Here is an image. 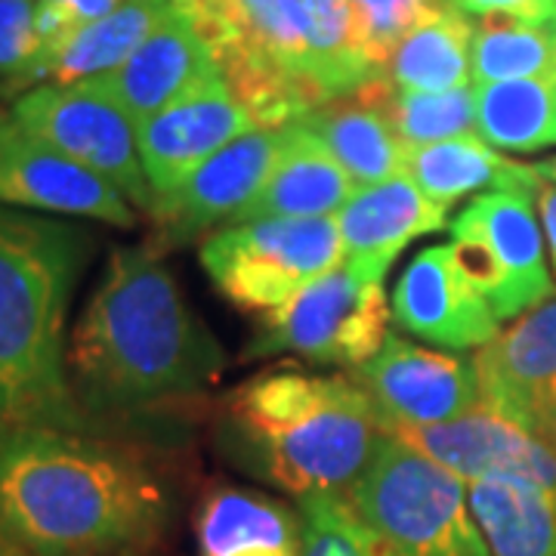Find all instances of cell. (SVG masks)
Listing matches in <instances>:
<instances>
[{"mask_svg": "<svg viewBox=\"0 0 556 556\" xmlns=\"http://www.w3.org/2000/svg\"><path fill=\"white\" fill-rule=\"evenodd\" d=\"M226 353L159 248H118L68 340V383L90 430L207 393Z\"/></svg>", "mask_w": 556, "mask_h": 556, "instance_id": "6da1fadb", "label": "cell"}, {"mask_svg": "<svg viewBox=\"0 0 556 556\" xmlns=\"http://www.w3.org/2000/svg\"><path fill=\"white\" fill-rule=\"evenodd\" d=\"M170 519L137 448L97 430L0 420V541L25 556H127Z\"/></svg>", "mask_w": 556, "mask_h": 556, "instance_id": "7a4b0ae2", "label": "cell"}, {"mask_svg": "<svg viewBox=\"0 0 556 556\" xmlns=\"http://www.w3.org/2000/svg\"><path fill=\"white\" fill-rule=\"evenodd\" d=\"M93 248L72 219L0 207V420L90 430L68 383L65 321Z\"/></svg>", "mask_w": 556, "mask_h": 556, "instance_id": "3957f363", "label": "cell"}, {"mask_svg": "<svg viewBox=\"0 0 556 556\" xmlns=\"http://www.w3.org/2000/svg\"><path fill=\"white\" fill-rule=\"evenodd\" d=\"M383 424L346 375L260 371L223 408L219 442L251 477L288 495H350L378 452Z\"/></svg>", "mask_w": 556, "mask_h": 556, "instance_id": "277c9868", "label": "cell"}, {"mask_svg": "<svg viewBox=\"0 0 556 556\" xmlns=\"http://www.w3.org/2000/svg\"><path fill=\"white\" fill-rule=\"evenodd\" d=\"M346 497L396 556H492L467 482L387 430Z\"/></svg>", "mask_w": 556, "mask_h": 556, "instance_id": "5b68a950", "label": "cell"}, {"mask_svg": "<svg viewBox=\"0 0 556 556\" xmlns=\"http://www.w3.org/2000/svg\"><path fill=\"white\" fill-rule=\"evenodd\" d=\"M201 266L241 313H273L343 260L338 219H251L207 236Z\"/></svg>", "mask_w": 556, "mask_h": 556, "instance_id": "8992f818", "label": "cell"}, {"mask_svg": "<svg viewBox=\"0 0 556 556\" xmlns=\"http://www.w3.org/2000/svg\"><path fill=\"white\" fill-rule=\"evenodd\" d=\"M383 281L358 278L343 260L300 294L260 318L244 358L300 356L316 365L358 368L387 340Z\"/></svg>", "mask_w": 556, "mask_h": 556, "instance_id": "52a82bcc", "label": "cell"}, {"mask_svg": "<svg viewBox=\"0 0 556 556\" xmlns=\"http://www.w3.org/2000/svg\"><path fill=\"white\" fill-rule=\"evenodd\" d=\"M535 201L517 192H489L452 219L457 266L489 300L497 321L522 316L554 294Z\"/></svg>", "mask_w": 556, "mask_h": 556, "instance_id": "ba28073f", "label": "cell"}, {"mask_svg": "<svg viewBox=\"0 0 556 556\" xmlns=\"http://www.w3.org/2000/svg\"><path fill=\"white\" fill-rule=\"evenodd\" d=\"M10 115L28 134L109 179L137 211L152 217L155 192L139 161L137 124L115 102L84 84H38L13 100Z\"/></svg>", "mask_w": 556, "mask_h": 556, "instance_id": "9c48e42d", "label": "cell"}, {"mask_svg": "<svg viewBox=\"0 0 556 556\" xmlns=\"http://www.w3.org/2000/svg\"><path fill=\"white\" fill-rule=\"evenodd\" d=\"M0 207L137 226V207L109 179L28 134L10 109H0Z\"/></svg>", "mask_w": 556, "mask_h": 556, "instance_id": "30bf717a", "label": "cell"}, {"mask_svg": "<svg viewBox=\"0 0 556 556\" xmlns=\"http://www.w3.org/2000/svg\"><path fill=\"white\" fill-rule=\"evenodd\" d=\"M350 378L371 399L383 430L445 424L482 402L473 358L424 350L399 334H387Z\"/></svg>", "mask_w": 556, "mask_h": 556, "instance_id": "8fae6325", "label": "cell"}, {"mask_svg": "<svg viewBox=\"0 0 556 556\" xmlns=\"http://www.w3.org/2000/svg\"><path fill=\"white\" fill-rule=\"evenodd\" d=\"M288 142L285 127H257L223 146L170 195L155 201L152 219L159 239L152 248H174L211 232L219 223H236L241 211L257 199L263 182L276 170Z\"/></svg>", "mask_w": 556, "mask_h": 556, "instance_id": "7c38bea8", "label": "cell"}, {"mask_svg": "<svg viewBox=\"0 0 556 556\" xmlns=\"http://www.w3.org/2000/svg\"><path fill=\"white\" fill-rule=\"evenodd\" d=\"M257 127L223 75L204 78L159 115L137 124L139 161L155 201L179 189L223 146Z\"/></svg>", "mask_w": 556, "mask_h": 556, "instance_id": "4fadbf2b", "label": "cell"}, {"mask_svg": "<svg viewBox=\"0 0 556 556\" xmlns=\"http://www.w3.org/2000/svg\"><path fill=\"white\" fill-rule=\"evenodd\" d=\"M405 439L420 455L433 457L467 485L485 477H519L547 489L556 497V452L517 420L497 415L485 402L467 415L433 427L387 430Z\"/></svg>", "mask_w": 556, "mask_h": 556, "instance_id": "5bb4252c", "label": "cell"}, {"mask_svg": "<svg viewBox=\"0 0 556 556\" xmlns=\"http://www.w3.org/2000/svg\"><path fill=\"white\" fill-rule=\"evenodd\" d=\"M393 318L442 350H482L497 338L495 313L457 266L452 244L417 251L393 288Z\"/></svg>", "mask_w": 556, "mask_h": 556, "instance_id": "9a60e30c", "label": "cell"}, {"mask_svg": "<svg viewBox=\"0 0 556 556\" xmlns=\"http://www.w3.org/2000/svg\"><path fill=\"white\" fill-rule=\"evenodd\" d=\"M473 365L482 402L538 433L556 405V298L529 309L507 331H497L473 356Z\"/></svg>", "mask_w": 556, "mask_h": 556, "instance_id": "2e32d148", "label": "cell"}, {"mask_svg": "<svg viewBox=\"0 0 556 556\" xmlns=\"http://www.w3.org/2000/svg\"><path fill=\"white\" fill-rule=\"evenodd\" d=\"M211 75H219L217 60L195 22L177 3V13L152 38L142 40L130 60L109 75L80 84L115 102L134 124H142Z\"/></svg>", "mask_w": 556, "mask_h": 556, "instance_id": "e0dca14e", "label": "cell"}, {"mask_svg": "<svg viewBox=\"0 0 556 556\" xmlns=\"http://www.w3.org/2000/svg\"><path fill=\"white\" fill-rule=\"evenodd\" d=\"M334 219L343 263L365 281H383L405 244L448 226V207L427 199L412 179L399 174L356 189Z\"/></svg>", "mask_w": 556, "mask_h": 556, "instance_id": "ac0fdd59", "label": "cell"}, {"mask_svg": "<svg viewBox=\"0 0 556 556\" xmlns=\"http://www.w3.org/2000/svg\"><path fill=\"white\" fill-rule=\"evenodd\" d=\"M356 182L325 149V142L303 124H288V142L276 170L263 182L257 199L241 211L236 223L251 219H313L338 217L353 199Z\"/></svg>", "mask_w": 556, "mask_h": 556, "instance_id": "d6986e66", "label": "cell"}, {"mask_svg": "<svg viewBox=\"0 0 556 556\" xmlns=\"http://www.w3.org/2000/svg\"><path fill=\"white\" fill-rule=\"evenodd\" d=\"M405 177L442 207H452L479 192H517L538 199V192L544 189V179L535 167L497 155V149L473 134L408 149Z\"/></svg>", "mask_w": 556, "mask_h": 556, "instance_id": "ffe728a7", "label": "cell"}, {"mask_svg": "<svg viewBox=\"0 0 556 556\" xmlns=\"http://www.w3.org/2000/svg\"><path fill=\"white\" fill-rule=\"evenodd\" d=\"M199 556H303V522L281 501L251 489H217L195 522Z\"/></svg>", "mask_w": 556, "mask_h": 556, "instance_id": "44dd1931", "label": "cell"}, {"mask_svg": "<svg viewBox=\"0 0 556 556\" xmlns=\"http://www.w3.org/2000/svg\"><path fill=\"white\" fill-rule=\"evenodd\" d=\"M313 130L325 149L340 161V167L362 186H378L405 174L408 146L399 139L393 124L358 87L356 93L325 102L298 121Z\"/></svg>", "mask_w": 556, "mask_h": 556, "instance_id": "7402d4cb", "label": "cell"}, {"mask_svg": "<svg viewBox=\"0 0 556 556\" xmlns=\"http://www.w3.org/2000/svg\"><path fill=\"white\" fill-rule=\"evenodd\" d=\"M470 510L492 556H556V497L519 477L467 485Z\"/></svg>", "mask_w": 556, "mask_h": 556, "instance_id": "603a6c76", "label": "cell"}, {"mask_svg": "<svg viewBox=\"0 0 556 556\" xmlns=\"http://www.w3.org/2000/svg\"><path fill=\"white\" fill-rule=\"evenodd\" d=\"M177 13V0H121L102 20L84 25L75 38L40 65L38 84H80L115 72Z\"/></svg>", "mask_w": 556, "mask_h": 556, "instance_id": "cb8c5ba5", "label": "cell"}, {"mask_svg": "<svg viewBox=\"0 0 556 556\" xmlns=\"http://www.w3.org/2000/svg\"><path fill=\"white\" fill-rule=\"evenodd\" d=\"M473 22L445 0L433 16L399 40L383 78L405 93H442L473 84Z\"/></svg>", "mask_w": 556, "mask_h": 556, "instance_id": "d4e9b609", "label": "cell"}, {"mask_svg": "<svg viewBox=\"0 0 556 556\" xmlns=\"http://www.w3.org/2000/svg\"><path fill=\"white\" fill-rule=\"evenodd\" d=\"M477 130L507 152L556 146V72L477 87Z\"/></svg>", "mask_w": 556, "mask_h": 556, "instance_id": "484cf974", "label": "cell"}, {"mask_svg": "<svg viewBox=\"0 0 556 556\" xmlns=\"http://www.w3.org/2000/svg\"><path fill=\"white\" fill-rule=\"evenodd\" d=\"M362 90L387 115L408 149L467 137L477 127V84L442 93H405L380 75L368 80Z\"/></svg>", "mask_w": 556, "mask_h": 556, "instance_id": "4316f807", "label": "cell"}, {"mask_svg": "<svg viewBox=\"0 0 556 556\" xmlns=\"http://www.w3.org/2000/svg\"><path fill=\"white\" fill-rule=\"evenodd\" d=\"M473 84L538 78L556 72V28L551 22L485 16L473 25Z\"/></svg>", "mask_w": 556, "mask_h": 556, "instance_id": "83f0119b", "label": "cell"}, {"mask_svg": "<svg viewBox=\"0 0 556 556\" xmlns=\"http://www.w3.org/2000/svg\"><path fill=\"white\" fill-rule=\"evenodd\" d=\"M303 556H396L346 495L300 497Z\"/></svg>", "mask_w": 556, "mask_h": 556, "instance_id": "f1b7e54d", "label": "cell"}, {"mask_svg": "<svg viewBox=\"0 0 556 556\" xmlns=\"http://www.w3.org/2000/svg\"><path fill=\"white\" fill-rule=\"evenodd\" d=\"M38 62V0H0V93L31 90Z\"/></svg>", "mask_w": 556, "mask_h": 556, "instance_id": "f546056e", "label": "cell"}, {"mask_svg": "<svg viewBox=\"0 0 556 556\" xmlns=\"http://www.w3.org/2000/svg\"><path fill=\"white\" fill-rule=\"evenodd\" d=\"M362 25V40L380 72L412 28L433 16L445 0H350Z\"/></svg>", "mask_w": 556, "mask_h": 556, "instance_id": "4dcf8cb0", "label": "cell"}, {"mask_svg": "<svg viewBox=\"0 0 556 556\" xmlns=\"http://www.w3.org/2000/svg\"><path fill=\"white\" fill-rule=\"evenodd\" d=\"M467 16H514L526 22H554L556 0H452Z\"/></svg>", "mask_w": 556, "mask_h": 556, "instance_id": "1f68e13d", "label": "cell"}, {"mask_svg": "<svg viewBox=\"0 0 556 556\" xmlns=\"http://www.w3.org/2000/svg\"><path fill=\"white\" fill-rule=\"evenodd\" d=\"M50 3H56L60 10H65V13L84 28V25H90V22L109 16L121 0H50Z\"/></svg>", "mask_w": 556, "mask_h": 556, "instance_id": "d6a6232c", "label": "cell"}, {"mask_svg": "<svg viewBox=\"0 0 556 556\" xmlns=\"http://www.w3.org/2000/svg\"><path fill=\"white\" fill-rule=\"evenodd\" d=\"M538 211H541V226L547 232V244H551V257H554L556 269V186L544 182V189L538 192Z\"/></svg>", "mask_w": 556, "mask_h": 556, "instance_id": "836d02e7", "label": "cell"}, {"mask_svg": "<svg viewBox=\"0 0 556 556\" xmlns=\"http://www.w3.org/2000/svg\"><path fill=\"white\" fill-rule=\"evenodd\" d=\"M538 437L547 439V445L556 452V405L544 415V420H541V427H538Z\"/></svg>", "mask_w": 556, "mask_h": 556, "instance_id": "e575fe53", "label": "cell"}, {"mask_svg": "<svg viewBox=\"0 0 556 556\" xmlns=\"http://www.w3.org/2000/svg\"><path fill=\"white\" fill-rule=\"evenodd\" d=\"M535 170H538V174H541V179H544V182H551V186H556V159L541 161Z\"/></svg>", "mask_w": 556, "mask_h": 556, "instance_id": "d590c367", "label": "cell"}, {"mask_svg": "<svg viewBox=\"0 0 556 556\" xmlns=\"http://www.w3.org/2000/svg\"><path fill=\"white\" fill-rule=\"evenodd\" d=\"M0 556H25L22 551H16L13 544H7V541H0Z\"/></svg>", "mask_w": 556, "mask_h": 556, "instance_id": "8d00e7d4", "label": "cell"}, {"mask_svg": "<svg viewBox=\"0 0 556 556\" xmlns=\"http://www.w3.org/2000/svg\"><path fill=\"white\" fill-rule=\"evenodd\" d=\"M551 25H554V28H556V16H554V22H551Z\"/></svg>", "mask_w": 556, "mask_h": 556, "instance_id": "74e56055", "label": "cell"}]
</instances>
